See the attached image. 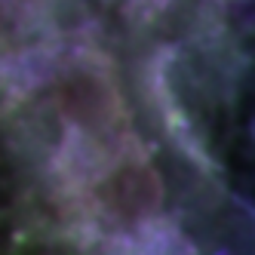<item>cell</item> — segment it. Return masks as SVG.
Listing matches in <instances>:
<instances>
[{"instance_id": "cell-1", "label": "cell", "mask_w": 255, "mask_h": 255, "mask_svg": "<svg viewBox=\"0 0 255 255\" xmlns=\"http://www.w3.org/2000/svg\"><path fill=\"white\" fill-rule=\"evenodd\" d=\"M93 169L83 178V194L99 228L126 237L160 225L166 212V181L135 138L99 157Z\"/></svg>"}]
</instances>
